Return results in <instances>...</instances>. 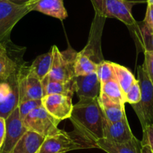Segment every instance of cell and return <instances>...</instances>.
<instances>
[{"instance_id": "d6986e66", "label": "cell", "mask_w": 153, "mask_h": 153, "mask_svg": "<svg viewBox=\"0 0 153 153\" xmlns=\"http://www.w3.org/2000/svg\"><path fill=\"white\" fill-rule=\"evenodd\" d=\"M45 95L59 94V95L73 96L75 92V80L62 82L50 78L48 75L42 80Z\"/></svg>"}, {"instance_id": "8fae6325", "label": "cell", "mask_w": 153, "mask_h": 153, "mask_svg": "<svg viewBox=\"0 0 153 153\" xmlns=\"http://www.w3.org/2000/svg\"><path fill=\"white\" fill-rule=\"evenodd\" d=\"M42 102L47 111L60 121L69 119L71 116L74 107L71 97L52 94L45 95Z\"/></svg>"}, {"instance_id": "f1b7e54d", "label": "cell", "mask_w": 153, "mask_h": 153, "mask_svg": "<svg viewBox=\"0 0 153 153\" xmlns=\"http://www.w3.org/2000/svg\"><path fill=\"white\" fill-rule=\"evenodd\" d=\"M143 23L153 32V5L151 4L147 3L146 12L143 20Z\"/></svg>"}, {"instance_id": "7c38bea8", "label": "cell", "mask_w": 153, "mask_h": 153, "mask_svg": "<svg viewBox=\"0 0 153 153\" xmlns=\"http://www.w3.org/2000/svg\"><path fill=\"white\" fill-rule=\"evenodd\" d=\"M104 138L114 143H125L135 137L131 129L127 117L116 123H109L104 119Z\"/></svg>"}, {"instance_id": "83f0119b", "label": "cell", "mask_w": 153, "mask_h": 153, "mask_svg": "<svg viewBox=\"0 0 153 153\" xmlns=\"http://www.w3.org/2000/svg\"><path fill=\"white\" fill-rule=\"evenodd\" d=\"M143 140L141 141V143L149 146L153 152V124L147 126L144 130H143Z\"/></svg>"}, {"instance_id": "e0dca14e", "label": "cell", "mask_w": 153, "mask_h": 153, "mask_svg": "<svg viewBox=\"0 0 153 153\" xmlns=\"http://www.w3.org/2000/svg\"><path fill=\"white\" fill-rule=\"evenodd\" d=\"M98 100L104 117L109 123H116L126 117L125 104L111 101L101 94L98 97Z\"/></svg>"}, {"instance_id": "cb8c5ba5", "label": "cell", "mask_w": 153, "mask_h": 153, "mask_svg": "<svg viewBox=\"0 0 153 153\" xmlns=\"http://www.w3.org/2000/svg\"><path fill=\"white\" fill-rule=\"evenodd\" d=\"M96 74L98 80L101 82V84H103L110 80L116 79L113 62H111L101 60L100 62L98 63Z\"/></svg>"}, {"instance_id": "ffe728a7", "label": "cell", "mask_w": 153, "mask_h": 153, "mask_svg": "<svg viewBox=\"0 0 153 153\" xmlns=\"http://www.w3.org/2000/svg\"><path fill=\"white\" fill-rule=\"evenodd\" d=\"M17 71V63L8 55L6 45L0 43V80H7Z\"/></svg>"}, {"instance_id": "8992f818", "label": "cell", "mask_w": 153, "mask_h": 153, "mask_svg": "<svg viewBox=\"0 0 153 153\" xmlns=\"http://www.w3.org/2000/svg\"><path fill=\"white\" fill-rule=\"evenodd\" d=\"M27 130L32 131L43 137L49 136L59 131L60 120L50 114L42 105L34 109L23 120Z\"/></svg>"}, {"instance_id": "44dd1931", "label": "cell", "mask_w": 153, "mask_h": 153, "mask_svg": "<svg viewBox=\"0 0 153 153\" xmlns=\"http://www.w3.org/2000/svg\"><path fill=\"white\" fill-rule=\"evenodd\" d=\"M53 58V52L52 48L48 53L38 56L30 65L31 69L35 72L41 80L47 76L51 71Z\"/></svg>"}, {"instance_id": "4316f807", "label": "cell", "mask_w": 153, "mask_h": 153, "mask_svg": "<svg viewBox=\"0 0 153 153\" xmlns=\"http://www.w3.org/2000/svg\"><path fill=\"white\" fill-rule=\"evenodd\" d=\"M144 56H145V60L143 65L145 68L150 81L153 85V51H144Z\"/></svg>"}, {"instance_id": "5bb4252c", "label": "cell", "mask_w": 153, "mask_h": 153, "mask_svg": "<svg viewBox=\"0 0 153 153\" xmlns=\"http://www.w3.org/2000/svg\"><path fill=\"white\" fill-rule=\"evenodd\" d=\"M95 147L107 153H141L142 143L136 137L125 143L111 142L105 138H101L96 141Z\"/></svg>"}, {"instance_id": "ba28073f", "label": "cell", "mask_w": 153, "mask_h": 153, "mask_svg": "<svg viewBox=\"0 0 153 153\" xmlns=\"http://www.w3.org/2000/svg\"><path fill=\"white\" fill-rule=\"evenodd\" d=\"M83 147V145L74 139L68 133L59 129L57 132L45 138L37 153H66Z\"/></svg>"}, {"instance_id": "277c9868", "label": "cell", "mask_w": 153, "mask_h": 153, "mask_svg": "<svg viewBox=\"0 0 153 153\" xmlns=\"http://www.w3.org/2000/svg\"><path fill=\"white\" fill-rule=\"evenodd\" d=\"M137 80L141 91L140 101L132 107L134 110L143 130L153 124V85L150 81L143 65L137 68Z\"/></svg>"}, {"instance_id": "d6a6232c", "label": "cell", "mask_w": 153, "mask_h": 153, "mask_svg": "<svg viewBox=\"0 0 153 153\" xmlns=\"http://www.w3.org/2000/svg\"><path fill=\"white\" fill-rule=\"evenodd\" d=\"M146 2L148 4H151V5H153V0H147Z\"/></svg>"}, {"instance_id": "5b68a950", "label": "cell", "mask_w": 153, "mask_h": 153, "mask_svg": "<svg viewBox=\"0 0 153 153\" xmlns=\"http://www.w3.org/2000/svg\"><path fill=\"white\" fill-rule=\"evenodd\" d=\"M51 48L53 52V58L48 76L62 82L75 80L74 62L77 52L71 47L65 51H59L56 45Z\"/></svg>"}, {"instance_id": "ac0fdd59", "label": "cell", "mask_w": 153, "mask_h": 153, "mask_svg": "<svg viewBox=\"0 0 153 153\" xmlns=\"http://www.w3.org/2000/svg\"><path fill=\"white\" fill-rule=\"evenodd\" d=\"M45 138L36 132L27 130L17 143L13 153H37Z\"/></svg>"}, {"instance_id": "4fadbf2b", "label": "cell", "mask_w": 153, "mask_h": 153, "mask_svg": "<svg viewBox=\"0 0 153 153\" xmlns=\"http://www.w3.org/2000/svg\"><path fill=\"white\" fill-rule=\"evenodd\" d=\"M101 86L96 72L75 78V92L79 98H97L100 95Z\"/></svg>"}, {"instance_id": "603a6c76", "label": "cell", "mask_w": 153, "mask_h": 153, "mask_svg": "<svg viewBox=\"0 0 153 153\" xmlns=\"http://www.w3.org/2000/svg\"><path fill=\"white\" fill-rule=\"evenodd\" d=\"M113 66L114 68L116 80L119 83L123 92L126 93L129 88L137 81V80L135 78L133 73L125 66L115 62H113Z\"/></svg>"}, {"instance_id": "6da1fadb", "label": "cell", "mask_w": 153, "mask_h": 153, "mask_svg": "<svg viewBox=\"0 0 153 153\" xmlns=\"http://www.w3.org/2000/svg\"><path fill=\"white\" fill-rule=\"evenodd\" d=\"M104 113L97 98H80L74 105L69 120L74 132L80 138L95 147V143L104 138Z\"/></svg>"}, {"instance_id": "3957f363", "label": "cell", "mask_w": 153, "mask_h": 153, "mask_svg": "<svg viewBox=\"0 0 153 153\" xmlns=\"http://www.w3.org/2000/svg\"><path fill=\"white\" fill-rule=\"evenodd\" d=\"M32 11L31 1L19 5L9 0H0V43L7 45L13 28L24 16Z\"/></svg>"}, {"instance_id": "2e32d148", "label": "cell", "mask_w": 153, "mask_h": 153, "mask_svg": "<svg viewBox=\"0 0 153 153\" xmlns=\"http://www.w3.org/2000/svg\"><path fill=\"white\" fill-rule=\"evenodd\" d=\"M92 56H95V53L89 46L77 52L74 62L75 76H83L96 72L98 62L92 59Z\"/></svg>"}, {"instance_id": "4dcf8cb0", "label": "cell", "mask_w": 153, "mask_h": 153, "mask_svg": "<svg viewBox=\"0 0 153 153\" xmlns=\"http://www.w3.org/2000/svg\"><path fill=\"white\" fill-rule=\"evenodd\" d=\"M141 153H153V152L149 147V146L146 145V144H142Z\"/></svg>"}, {"instance_id": "484cf974", "label": "cell", "mask_w": 153, "mask_h": 153, "mask_svg": "<svg viewBox=\"0 0 153 153\" xmlns=\"http://www.w3.org/2000/svg\"><path fill=\"white\" fill-rule=\"evenodd\" d=\"M141 98V91L140 87L138 80L135 83H134L128 90L125 93V100L126 103L131 104H136L140 101Z\"/></svg>"}, {"instance_id": "9c48e42d", "label": "cell", "mask_w": 153, "mask_h": 153, "mask_svg": "<svg viewBox=\"0 0 153 153\" xmlns=\"http://www.w3.org/2000/svg\"><path fill=\"white\" fill-rule=\"evenodd\" d=\"M20 102L17 71L7 80L0 83V117H7L18 107Z\"/></svg>"}, {"instance_id": "7a4b0ae2", "label": "cell", "mask_w": 153, "mask_h": 153, "mask_svg": "<svg viewBox=\"0 0 153 153\" xmlns=\"http://www.w3.org/2000/svg\"><path fill=\"white\" fill-rule=\"evenodd\" d=\"M146 0H91L96 16L101 18H116L127 26L136 25L132 8Z\"/></svg>"}, {"instance_id": "d4e9b609", "label": "cell", "mask_w": 153, "mask_h": 153, "mask_svg": "<svg viewBox=\"0 0 153 153\" xmlns=\"http://www.w3.org/2000/svg\"><path fill=\"white\" fill-rule=\"evenodd\" d=\"M41 105H42V100H28L20 103L18 108L21 120L23 121L27 115H29L34 109Z\"/></svg>"}, {"instance_id": "f546056e", "label": "cell", "mask_w": 153, "mask_h": 153, "mask_svg": "<svg viewBox=\"0 0 153 153\" xmlns=\"http://www.w3.org/2000/svg\"><path fill=\"white\" fill-rule=\"evenodd\" d=\"M5 131H6V123L5 119L0 117V148L3 144L5 136Z\"/></svg>"}, {"instance_id": "52a82bcc", "label": "cell", "mask_w": 153, "mask_h": 153, "mask_svg": "<svg viewBox=\"0 0 153 153\" xmlns=\"http://www.w3.org/2000/svg\"><path fill=\"white\" fill-rule=\"evenodd\" d=\"M20 102L28 100H42L45 96L42 82L29 67L21 66L17 71Z\"/></svg>"}, {"instance_id": "1f68e13d", "label": "cell", "mask_w": 153, "mask_h": 153, "mask_svg": "<svg viewBox=\"0 0 153 153\" xmlns=\"http://www.w3.org/2000/svg\"><path fill=\"white\" fill-rule=\"evenodd\" d=\"M11 2H14V3L19 4V5H23V4H26L32 0H9Z\"/></svg>"}, {"instance_id": "30bf717a", "label": "cell", "mask_w": 153, "mask_h": 153, "mask_svg": "<svg viewBox=\"0 0 153 153\" xmlns=\"http://www.w3.org/2000/svg\"><path fill=\"white\" fill-rule=\"evenodd\" d=\"M6 131L0 153H13L16 145L27 131L20 116L18 107L5 119Z\"/></svg>"}, {"instance_id": "7402d4cb", "label": "cell", "mask_w": 153, "mask_h": 153, "mask_svg": "<svg viewBox=\"0 0 153 153\" xmlns=\"http://www.w3.org/2000/svg\"><path fill=\"white\" fill-rule=\"evenodd\" d=\"M100 94L104 95L115 102L126 104L125 92H123L116 79L110 80L101 84Z\"/></svg>"}, {"instance_id": "9a60e30c", "label": "cell", "mask_w": 153, "mask_h": 153, "mask_svg": "<svg viewBox=\"0 0 153 153\" xmlns=\"http://www.w3.org/2000/svg\"><path fill=\"white\" fill-rule=\"evenodd\" d=\"M32 11H36L59 20L67 18L68 13L63 0H32Z\"/></svg>"}]
</instances>
